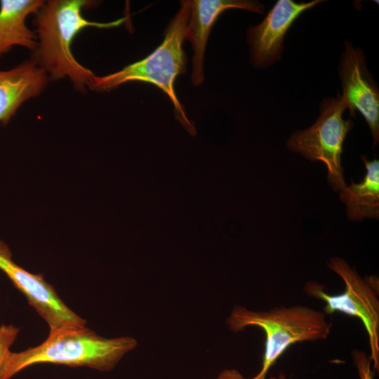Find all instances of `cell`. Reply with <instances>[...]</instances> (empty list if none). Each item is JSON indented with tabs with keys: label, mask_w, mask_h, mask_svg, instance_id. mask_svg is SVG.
Instances as JSON below:
<instances>
[{
	"label": "cell",
	"mask_w": 379,
	"mask_h": 379,
	"mask_svg": "<svg viewBox=\"0 0 379 379\" xmlns=\"http://www.w3.org/2000/svg\"><path fill=\"white\" fill-rule=\"evenodd\" d=\"M190 6L191 1H181L180 10L165 32L163 42L151 54L114 73L105 76L94 75L88 88L104 92L131 81L151 83L168 96L173 105L176 119L192 135H195V127L187 117L174 89L175 78L186 69L182 44L187 36Z\"/></svg>",
	"instance_id": "3957f363"
},
{
	"label": "cell",
	"mask_w": 379,
	"mask_h": 379,
	"mask_svg": "<svg viewBox=\"0 0 379 379\" xmlns=\"http://www.w3.org/2000/svg\"><path fill=\"white\" fill-rule=\"evenodd\" d=\"M328 267L344 281L345 291L338 295L324 292L322 286L310 281L305 286V292L311 297L325 302V313L339 312L359 318L368 334L371 350V361L375 370L379 368V300L369 283L362 279L355 270L343 259L332 258Z\"/></svg>",
	"instance_id": "8992f818"
},
{
	"label": "cell",
	"mask_w": 379,
	"mask_h": 379,
	"mask_svg": "<svg viewBox=\"0 0 379 379\" xmlns=\"http://www.w3.org/2000/svg\"><path fill=\"white\" fill-rule=\"evenodd\" d=\"M354 363L361 379H373L371 370V359L363 352L357 351L354 353Z\"/></svg>",
	"instance_id": "9a60e30c"
},
{
	"label": "cell",
	"mask_w": 379,
	"mask_h": 379,
	"mask_svg": "<svg viewBox=\"0 0 379 379\" xmlns=\"http://www.w3.org/2000/svg\"><path fill=\"white\" fill-rule=\"evenodd\" d=\"M322 1L295 2L279 0L258 25L248 30V43L252 65L265 68L281 58L284 36L294 21L304 11Z\"/></svg>",
	"instance_id": "9c48e42d"
},
{
	"label": "cell",
	"mask_w": 379,
	"mask_h": 379,
	"mask_svg": "<svg viewBox=\"0 0 379 379\" xmlns=\"http://www.w3.org/2000/svg\"><path fill=\"white\" fill-rule=\"evenodd\" d=\"M325 314L305 306L280 307L262 312L237 306L227 323L233 332L251 326L264 330L266 339L262 367L251 379H265L272 366L291 345L325 340L328 336L332 324Z\"/></svg>",
	"instance_id": "277c9868"
},
{
	"label": "cell",
	"mask_w": 379,
	"mask_h": 379,
	"mask_svg": "<svg viewBox=\"0 0 379 379\" xmlns=\"http://www.w3.org/2000/svg\"><path fill=\"white\" fill-rule=\"evenodd\" d=\"M366 173L359 183H352L340 191V199L346 206L347 217L359 221L379 216V161L361 157Z\"/></svg>",
	"instance_id": "4fadbf2b"
},
{
	"label": "cell",
	"mask_w": 379,
	"mask_h": 379,
	"mask_svg": "<svg viewBox=\"0 0 379 379\" xmlns=\"http://www.w3.org/2000/svg\"><path fill=\"white\" fill-rule=\"evenodd\" d=\"M98 5L89 0H49L36 13L34 31L37 48L33 58L44 69L50 80L67 78L81 92L88 88L93 72L79 63L73 55L72 44L84 29H109L119 27L126 18L109 22L90 21L82 11Z\"/></svg>",
	"instance_id": "6da1fadb"
},
{
	"label": "cell",
	"mask_w": 379,
	"mask_h": 379,
	"mask_svg": "<svg viewBox=\"0 0 379 379\" xmlns=\"http://www.w3.org/2000/svg\"><path fill=\"white\" fill-rule=\"evenodd\" d=\"M0 270L45 320L49 326V332L86 326V321L65 305L54 288L45 281L43 275L32 274L13 262L8 246L1 240Z\"/></svg>",
	"instance_id": "52a82bcc"
},
{
	"label": "cell",
	"mask_w": 379,
	"mask_h": 379,
	"mask_svg": "<svg viewBox=\"0 0 379 379\" xmlns=\"http://www.w3.org/2000/svg\"><path fill=\"white\" fill-rule=\"evenodd\" d=\"M50 79L33 58L9 69H0V124L6 126L20 107L39 95Z\"/></svg>",
	"instance_id": "8fae6325"
},
{
	"label": "cell",
	"mask_w": 379,
	"mask_h": 379,
	"mask_svg": "<svg viewBox=\"0 0 379 379\" xmlns=\"http://www.w3.org/2000/svg\"><path fill=\"white\" fill-rule=\"evenodd\" d=\"M216 379H246L236 369H225L220 373Z\"/></svg>",
	"instance_id": "2e32d148"
},
{
	"label": "cell",
	"mask_w": 379,
	"mask_h": 379,
	"mask_svg": "<svg viewBox=\"0 0 379 379\" xmlns=\"http://www.w3.org/2000/svg\"><path fill=\"white\" fill-rule=\"evenodd\" d=\"M348 106L340 93L336 98L325 99L320 115L310 127L294 132L286 142L287 147L312 161L323 162L328 170V180L333 190L346 187L341 154L345 138L352 128V121L344 119Z\"/></svg>",
	"instance_id": "5b68a950"
},
{
	"label": "cell",
	"mask_w": 379,
	"mask_h": 379,
	"mask_svg": "<svg viewBox=\"0 0 379 379\" xmlns=\"http://www.w3.org/2000/svg\"><path fill=\"white\" fill-rule=\"evenodd\" d=\"M20 329L13 325L0 326V371L11 353L10 347L15 342Z\"/></svg>",
	"instance_id": "5bb4252c"
},
{
	"label": "cell",
	"mask_w": 379,
	"mask_h": 379,
	"mask_svg": "<svg viewBox=\"0 0 379 379\" xmlns=\"http://www.w3.org/2000/svg\"><path fill=\"white\" fill-rule=\"evenodd\" d=\"M231 8L261 14L265 6L258 1L248 0L191 1L186 39L191 42L194 51L192 82L194 86L200 85L204 80V53L211 29L220 15Z\"/></svg>",
	"instance_id": "30bf717a"
},
{
	"label": "cell",
	"mask_w": 379,
	"mask_h": 379,
	"mask_svg": "<svg viewBox=\"0 0 379 379\" xmlns=\"http://www.w3.org/2000/svg\"><path fill=\"white\" fill-rule=\"evenodd\" d=\"M44 3L43 0L0 1V58L16 46L35 51L36 35L27 27L26 20Z\"/></svg>",
	"instance_id": "7c38bea8"
},
{
	"label": "cell",
	"mask_w": 379,
	"mask_h": 379,
	"mask_svg": "<svg viewBox=\"0 0 379 379\" xmlns=\"http://www.w3.org/2000/svg\"><path fill=\"white\" fill-rule=\"evenodd\" d=\"M342 84V98L348 109L354 114L357 109L366 119L373 138L374 145L379 140V93L366 66L364 55L359 48H354L349 41L339 66Z\"/></svg>",
	"instance_id": "ba28073f"
},
{
	"label": "cell",
	"mask_w": 379,
	"mask_h": 379,
	"mask_svg": "<svg viewBox=\"0 0 379 379\" xmlns=\"http://www.w3.org/2000/svg\"><path fill=\"white\" fill-rule=\"evenodd\" d=\"M137 345L132 337L107 338L86 326L61 328L49 332L36 347L11 352L0 371V379H10L29 366L45 363L109 371Z\"/></svg>",
	"instance_id": "7a4b0ae2"
}]
</instances>
